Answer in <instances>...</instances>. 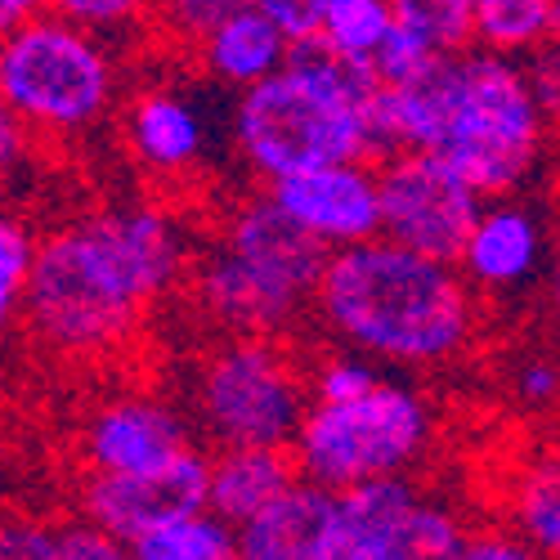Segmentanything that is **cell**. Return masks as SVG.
<instances>
[{"label":"cell","instance_id":"1","mask_svg":"<svg viewBox=\"0 0 560 560\" xmlns=\"http://www.w3.org/2000/svg\"><path fill=\"white\" fill-rule=\"evenodd\" d=\"M194 238L171 207L117 202L40 238L23 323L59 359H104L135 341L153 305L194 273Z\"/></svg>","mask_w":560,"mask_h":560},{"label":"cell","instance_id":"2","mask_svg":"<svg viewBox=\"0 0 560 560\" xmlns=\"http://www.w3.org/2000/svg\"><path fill=\"white\" fill-rule=\"evenodd\" d=\"M314 318L337 346L399 372H440L480 337V292L457 260L412 252L386 233L337 247Z\"/></svg>","mask_w":560,"mask_h":560},{"label":"cell","instance_id":"3","mask_svg":"<svg viewBox=\"0 0 560 560\" xmlns=\"http://www.w3.org/2000/svg\"><path fill=\"white\" fill-rule=\"evenodd\" d=\"M547 130L525 63L493 50L444 55L422 77L382 85V144L444 153L485 198H511L534 179Z\"/></svg>","mask_w":560,"mask_h":560},{"label":"cell","instance_id":"4","mask_svg":"<svg viewBox=\"0 0 560 560\" xmlns=\"http://www.w3.org/2000/svg\"><path fill=\"white\" fill-rule=\"evenodd\" d=\"M229 130L243 166L265 184L346 158L382 162V81L310 40L273 77L238 90Z\"/></svg>","mask_w":560,"mask_h":560},{"label":"cell","instance_id":"5","mask_svg":"<svg viewBox=\"0 0 560 560\" xmlns=\"http://www.w3.org/2000/svg\"><path fill=\"white\" fill-rule=\"evenodd\" d=\"M332 247L305 233L269 189L233 202L211 247L194 260V301L224 332L283 337L305 314Z\"/></svg>","mask_w":560,"mask_h":560},{"label":"cell","instance_id":"6","mask_svg":"<svg viewBox=\"0 0 560 560\" xmlns=\"http://www.w3.org/2000/svg\"><path fill=\"white\" fill-rule=\"evenodd\" d=\"M121 95V68L104 32L59 10L5 27L0 100L36 139H81L100 130Z\"/></svg>","mask_w":560,"mask_h":560},{"label":"cell","instance_id":"7","mask_svg":"<svg viewBox=\"0 0 560 560\" xmlns=\"http://www.w3.org/2000/svg\"><path fill=\"white\" fill-rule=\"evenodd\" d=\"M440 417L427 390L386 377L350 399H314L296 431V466L305 480L350 489L382 476H408L435 444Z\"/></svg>","mask_w":560,"mask_h":560},{"label":"cell","instance_id":"8","mask_svg":"<svg viewBox=\"0 0 560 560\" xmlns=\"http://www.w3.org/2000/svg\"><path fill=\"white\" fill-rule=\"evenodd\" d=\"M310 404V372H301L296 354L278 337L229 332L194 363L189 377L194 422L215 448H292Z\"/></svg>","mask_w":560,"mask_h":560},{"label":"cell","instance_id":"9","mask_svg":"<svg viewBox=\"0 0 560 560\" xmlns=\"http://www.w3.org/2000/svg\"><path fill=\"white\" fill-rule=\"evenodd\" d=\"M471 529L408 476L337 489V560H462Z\"/></svg>","mask_w":560,"mask_h":560},{"label":"cell","instance_id":"10","mask_svg":"<svg viewBox=\"0 0 560 560\" xmlns=\"http://www.w3.org/2000/svg\"><path fill=\"white\" fill-rule=\"evenodd\" d=\"M377 175L386 238L440 260H457L489 202L476 184L431 149H399L377 162Z\"/></svg>","mask_w":560,"mask_h":560},{"label":"cell","instance_id":"11","mask_svg":"<svg viewBox=\"0 0 560 560\" xmlns=\"http://www.w3.org/2000/svg\"><path fill=\"white\" fill-rule=\"evenodd\" d=\"M211 498V457L202 448H184L153 471H121V476H85L77 511L113 534L126 551L135 538L153 534L158 525L189 516Z\"/></svg>","mask_w":560,"mask_h":560},{"label":"cell","instance_id":"12","mask_svg":"<svg viewBox=\"0 0 560 560\" xmlns=\"http://www.w3.org/2000/svg\"><path fill=\"white\" fill-rule=\"evenodd\" d=\"M265 189L305 233H314L332 252L382 233V175L372 158L305 166L283 179H269Z\"/></svg>","mask_w":560,"mask_h":560},{"label":"cell","instance_id":"13","mask_svg":"<svg viewBox=\"0 0 560 560\" xmlns=\"http://www.w3.org/2000/svg\"><path fill=\"white\" fill-rule=\"evenodd\" d=\"M189 417L153 395H121L100 404L77 431V453L85 476H121L153 471L194 448Z\"/></svg>","mask_w":560,"mask_h":560},{"label":"cell","instance_id":"14","mask_svg":"<svg viewBox=\"0 0 560 560\" xmlns=\"http://www.w3.org/2000/svg\"><path fill=\"white\" fill-rule=\"evenodd\" d=\"M121 139L135 166L153 179L194 175L211 153V130L202 104L179 85H144L121 108Z\"/></svg>","mask_w":560,"mask_h":560},{"label":"cell","instance_id":"15","mask_svg":"<svg viewBox=\"0 0 560 560\" xmlns=\"http://www.w3.org/2000/svg\"><path fill=\"white\" fill-rule=\"evenodd\" d=\"M547 256V233L534 207L516 198H489L457 265L485 296H511L534 283Z\"/></svg>","mask_w":560,"mask_h":560},{"label":"cell","instance_id":"16","mask_svg":"<svg viewBox=\"0 0 560 560\" xmlns=\"http://www.w3.org/2000/svg\"><path fill=\"white\" fill-rule=\"evenodd\" d=\"M238 556L247 560H337V489L296 480L247 525H238Z\"/></svg>","mask_w":560,"mask_h":560},{"label":"cell","instance_id":"17","mask_svg":"<svg viewBox=\"0 0 560 560\" xmlns=\"http://www.w3.org/2000/svg\"><path fill=\"white\" fill-rule=\"evenodd\" d=\"M296 45L283 36V27H278L269 14H260L256 5L238 10L233 19H224L198 50H194V63L207 81L224 85V90H247L265 77H273L278 68H283L292 59Z\"/></svg>","mask_w":560,"mask_h":560},{"label":"cell","instance_id":"18","mask_svg":"<svg viewBox=\"0 0 560 560\" xmlns=\"http://www.w3.org/2000/svg\"><path fill=\"white\" fill-rule=\"evenodd\" d=\"M296 480H301V466H296L292 448H269V444L215 448L207 506L238 529L256 516V511H265L278 493H288Z\"/></svg>","mask_w":560,"mask_h":560},{"label":"cell","instance_id":"19","mask_svg":"<svg viewBox=\"0 0 560 560\" xmlns=\"http://www.w3.org/2000/svg\"><path fill=\"white\" fill-rule=\"evenodd\" d=\"M502 521L534 556L560 560V448L525 457L502 485Z\"/></svg>","mask_w":560,"mask_h":560},{"label":"cell","instance_id":"20","mask_svg":"<svg viewBox=\"0 0 560 560\" xmlns=\"http://www.w3.org/2000/svg\"><path fill=\"white\" fill-rule=\"evenodd\" d=\"M0 556L5 560H117L130 556L113 534L95 521H10L0 534Z\"/></svg>","mask_w":560,"mask_h":560},{"label":"cell","instance_id":"21","mask_svg":"<svg viewBox=\"0 0 560 560\" xmlns=\"http://www.w3.org/2000/svg\"><path fill=\"white\" fill-rule=\"evenodd\" d=\"M560 40V0H476V45L506 59H529Z\"/></svg>","mask_w":560,"mask_h":560},{"label":"cell","instance_id":"22","mask_svg":"<svg viewBox=\"0 0 560 560\" xmlns=\"http://www.w3.org/2000/svg\"><path fill=\"white\" fill-rule=\"evenodd\" d=\"M135 560H229L238 556V529L211 506H198L189 516H175L153 534L130 542Z\"/></svg>","mask_w":560,"mask_h":560},{"label":"cell","instance_id":"23","mask_svg":"<svg viewBox=\"0 0 560 560\" xmlns=\"http://www.w3.org/2000/svg\"><path fill=\"white\" fill-rule=\"evenodd\" d=\"M395 32V5L390 0H328V19H323V45L346 63L372 68L382 45Z\"/></svg>","mask_w":560,"mask_h":560},{"label":"cell","instance_id":"24","mask_svg":"<svg viewBox=\"0 0 560 560\" xmlns=\"http://www.w3.org/2000/svg\"><path fill=\"white\" fill-rule=\"evenodd\" d=\"M390 5L395 23L440 55H462L476 45V0H390Z\"/></svg>","mask_w":560,"mask_h":560},{"label":"cell","instance_id":"25","mask_svg":"<svg viewBox=\"0 0 560 560\" xmlns=\"http://www.w3.org/2000/svg\"><path fill=\"white\" fill-rule=\"evenodd\" d=\"M247 5H256V0H158L153 27L162 32L166 45L194 55L224 19H233V14L247 10Z\"/></svg>","mask_w":560,"mask_h":560},{"label":"cell","instance_id":"26","mask_svg":"<svg viewBox=\"0 0 560 560\" xmlns=\"http://www.w3.org/2000/svg\"><path fill=\"white\" fill-rule=\"evenodd\" d=\"M36 256H40V238L32 233V224L19 215H5V224H0V310H5V318L23 310Z\"/></svg>","mask_w":560,"mask_h":560},{"label":"cell","instance_id":"27","mask_svg":"<svg viewBox=\"0 0 560 560\" xmlns=\"http://www.w3.org/2000/svg\"><path fill=\"white\" fill-rule=\"evenodd\" d=\"M386 372H390L386 363H377V359H368V354L341 346L337 354L318 359L310 368V390H314V399H350V395H359L368 386H377Z\"/></svg>","mask_w":560,"mask_h":560},{"label":"cell","instance_id":"28","mask_svg":"<svg viewBox=\"0 0 560 560\" xmlns=\"http://www.w3.org/2000/svg\"><path fill=\"white\" fill-rule=\"evenodd\" d=\"M55 10L77 19V23H85V27L104 32V36H117V32L153 23L158 0H55Z\"/></svg>","mask_w":560,"mask_h":560},{"label":"cell","instance_id":"29","mask_svg":"<svg viewBox=\"0 0 560 560\" xmlns=\"http://www.w3.org/2000/svg\"><path fill=\"white\" fill-rule=\"evenodd\" d=\"M511 395L529 412H547L560 404V363L551 354H525L511 372Z\"/></svg>","mask_w":560,"mask_h":560},{"label":"cell","instance_id":"30","mask_svg":"<svg viewBox=\"0 0 560 560\" xmlns=\"http://www.w3.org/2000/svg\"><path fill=\"white\" fill-rule=\"evenodd\" d=\"M256 10L269 14L292 45H310L323 36V19H328V0H256Z\"/></svg>","mask_w":560,"mask_h":560},{"label":"cell","instance_id":"31","mask_svg":"<svg viewBox=\"0 0 560 560\" xmlns=\"http://www.w3.org/2000/svg\"><path fill=\"white\" fill-rule=\"evenodd\" d=\"M521 63H525V77H529V90L542 117L551 121V130H560V40H547L542 50H534Z\"/></svg>","mask_w":560,"mask_h":560},{"label":"cell","instance_id":"32","mask_svg":"<svg viewBox=\"0 0 560 560\" xmlns=\"http://www.w3.org/2000/svg\"><path fill=\"white\" fill-rule=\"evenodd\" d=\"M534 556L516 529H471V542H466V556L462 560H525Z\"/></svg>","mask_w":560,"mask_h":560},{"label":"cell","instance_id":"33","mask_svg":"<svg viewBox=\"0 0 560 560\" xmlns=\"http://www.w3.org/2000/svg\"><path fill=\"white\" fill-rule=\"evenodd\" d=\"M45 10H55V0H0V23L14 27L32 14H45Z\"/></svg>","mask_w":560,"mask_h":560},{"label":"cell","instance_id":"34","mask_svg":"<svg viewBox=\"0 0 560 560\" xmlns=\"http://www.w3.org/2000/svg\"><path fill=\"white\" fill-rule=\"evenodd\" d=\"M547 305L560 314V252H556V260L547 265Z\"/></svg>","mask_w":560,"mask_h":560}]
</instances>
